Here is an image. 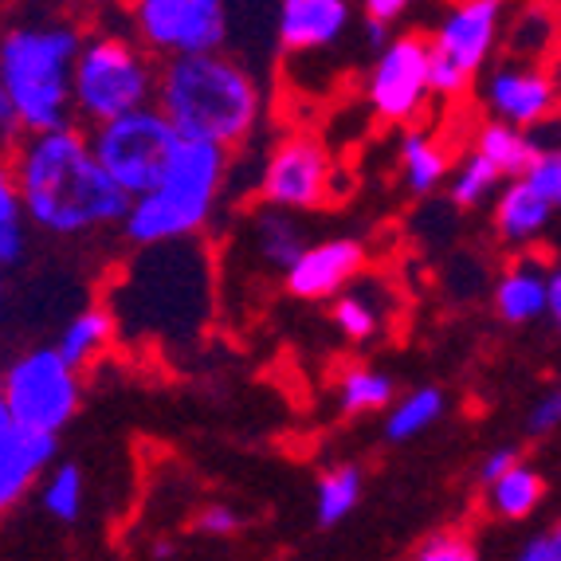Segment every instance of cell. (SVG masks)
<instances>
[{"mask_svg": "<svg viewBox=\"0 0 561 561\" xmlns=\"http://www.w3.org/2000/svg\"><path fill=\"white\" fill-rule=\"evenodd\" d=\"M44 511L59 523H76L83 515V471L79 463H59L44 483Z\"/></svg>", "mask_w": 561, "mask_h": 561, "instance_id": "29", "label": "cell"}, {"mask_svg": "<svg viewBox=\"0 0 561 561\" xmlns=\"http://www.w3.org/2000/svg\"><path fill=\"white\" fill-rule=\"evenodd\" d=\"M153 111L181 141L232 150L252 138L263 114V91L252 67L236 56H181L158 67Z\"/></svg>", "mask_w": 561, "mask_h": 561, "instance_id": "3", "label": "cell"}, {"mask_svg": "<svg viewBox=\"0 0 561 561\" xmlns=\"http://www.w3.org/2000/svg\"><path fill=\"white\" fill-rule=\"evenodd\" d=\"M228 153L216 146L181 141L165 178L130 201L122 216V236L134 248H153V243L197 240L213 220V208L225 188Z\"/></svg>", "mask_w": 561, "mask_h": 561, "instance_id": "5", "label": "cell"}, {"mask_svg": "<svg viewBox=\"0 0 561 561\" xmlns=\"http://www.w3.org/2000/svg\"><path fill=\"white\" fill-rule=\"evenodd\" d=\"M56 448L59 440L44 436V432L16 428V424L9 432H0V511H9L28 495L39 471L56 459Z\"/></svg>", "mask_w": 561, "mask_h": 561, "instance_id": "16", "label": "cell"}, {"mask_svg": "<svg viewBox=\"0 0 561 561\" xmlns=\"http://www.w3.org/2000/svg\"><path fill=\"white\" fill-rule=\"evenodd\" d=\"M518 181H526L546 205L558 208L561 205V153L558 150L538 153V161H534V165L526 169V178H518Z\"/></svg>", "mask_w": 561, "mask_h": 561, "instance_id": "32", "label": "cell"}, {"mask_svg": "<svg viewBox=\"0 0 561 561\" xmlns=\"http://www.w3.org/2000/svg\"><path fill=\"white\" fill-rule=\"evenodd\" d=\"M111 342H114V322H111V314H106V307H87L59 330V342L51 350H56L59 362H64L71 374H83L94 357L106 354Z\"/></svg>", "mask_w": 561, "mask_h": 561, "instance_id": "21", "label": "cell"}, {"mask_svg": "<svg viewBox=\"0 0 561 561\" xmlns=\"http://www.w3.org/2000/svg\"><path fill=\"white\" fill-rule=\"evenodd\" d=\"M12 185L28 228L59 240L122 225L130 201L111 185L91 153V141L76 126L47 134H28L12 161Z\"/></svg>", "mask_w": 561, "mask_h": 561, "instance_id": "1", "label": "cell"}, {"mask_svg": "<svg viewBox=\"0 0 561 561\" xmlns=\"http://www.w3.org/2000/svg\"><path fill=\"white\" fill-rule=\"evenodd\" d=\"M83 32L71 20L28 16L0 32V87L20 130L47 134L71 126V76Z\"/></svg>", "mask_w": 561, "mask_h": 561, "instance_id": "4", "label": "cell"}, {"mask_svg": "<svg viewBox=\"0 0 561 561\" xmlns=\"http://www.w3.org/2000/svg\"><path fill=\"white\" fill-rule=\"evenodd\" d=\"M499 28H503V4L499 0H468V4L448 9L436 36H428V47L448 59L451 67H459L463 76H476L495 51Z\"/></svg>", "mask_w": 561, "mask_h": 561, "instance_id": "14", "label": "cell"}, {"mask_svg": "<svg viewBox=\"0 0 561 561\" xmlns=\"http://www.w3.org/2000/svg\"><path fill=\"white\" fill-rule=\"evenodd\" d=\"M499 181H503V178H499L495 169L486 165L483 158H476V153H471V158L463 161L456 173H451L448 197H451V205H456V208H479L499 188Z\"/></svg>", "mask_w": 561, "mask_h": 561, "instance_id": "30", "label": "cell"}, {"mask_svg": "<svg viewBox=\"0 0 561 561\" xmlns=\"http://www.w3.org/2000/svg\"><path fill=\"white\" fill-rule=\"evenodd\" d=\"M546 319H550V327L561 322V272L558 267H550V279H546Z\"/></svg>", "mask_w": 561, "mask_h": 561, "instance_id": "39", "label": "cell"}, {"mask_svg": "<svg viewBox=\"0 0 561 561\" xmlns=\"http://www.w3.org/2000/svg\"><path fill=\"white\" fill-rule=\"evenodd\" d=\"M20 134V122H16V111H12L9 94L0 87V141H16Z\"/></svg>", "mask_w": 561, "mask_h": 561, "instance_id": "40", "label": "cell"}, {"mask_svg": "<svg viewBox=\"0 0 561 561\" xmlns=\"http://www.w3.org/2000/svg\"><path fill=\"white\" fill-rule=\"evenodd\" d=\"M260 193L267 208L310 213L330 201V158L327 146L310 134H290L260 169Z\"/></svg>", "mask_w": 561, "mask_h": 561, "instance_id": "10", "label": "cell"}, {"mask_svg": "<svg viewBox=\"0 0 561 561\" xmlns=\"http://www.w3.org/2000/svg\"><path fill=\"white\" fill-rule=\"evenodd\" d=\"M362 483H365V476L357 463H337V468H330L327 476L319 479V486H314V518H319V526L342 523L357 506V499H362Z\"/></svg>", "mask_w": 561, "mask_h": 561, "instance_id": "27", "label": "cell"}, {"mask_svg": "<svg viewBox=\"0 0 561 561\" xmlns=\"http://www.w3.org/2000/svg\"><path fill=\"white\" fill-rule=\"evenodd\" d=\"M106 314L122 342L197 334L213 314V263L201 240L138 248L114 279Z\"/></svg>", "mask_w": 561, "mask_h": 561, "instance_id": "2", "label": "cell"}, {"mask_svg": "<svg viewBox=\"0 0 561 561\" xmlns=\"http://www.w3.org/2000/svg\"><path fill=\"white\" fill-rule=\"evenodd\" d=\"M440 416H444V393L436 385L412 389V393L404 397V401H397L393 409H389V416H385V440H393V444L412 440V436H421L424 428H432Z\"/></svg>", "mask_w": 561, "mask_h": 561, "instance_id": "26", "label": "cell"}, {"mask_svg": "<svg viewBox=\"0 0 561 561\" xmlns=\"http://www.w3.org/2000/svg\"><path fill=\"white\" fill-rule=\"evenodd\" d=\"M471 76H463L459 67H451L444 56L432 51L428 56V94H440V99H459V94H468Z\"/></svg>", "mask_w": 561, "mask_h": 561, "instance_id": "33", "label": "cell"}, {"mask_svg": "<svg viewBox=\"0 0 561 561\" xmlns=\"http://www.w3.org/2000/svg\"><path fill=\"white\" fill-rule=\"evenodd\" d=\"M448 165L451 158L444 153V146L432 134L424 130H412L409 138L401 141V173H404V185L409 193L416 197H428L440 188V181L448 178Z\"/></svg>", "mask_w": 561, "mask_h": 561, "instance_id": "24", "label": "cell"}, {"mask_svg": "<svg viewBox=\"0 0 561 561\" xmlns=\"http://www.w3.org/2000/svg\"><path fill=\"white\" fill-rule=\"evenodd\" d=\"M365 272V243L354 236H334V240L307 243V252L283 272V283L295 299L319 302L337 299L357 275Z\"/></svg>", "mask_w": 561, "mask_h": 561, "instance_id": "13", "label": "cell"}, {"mask_svg": "<svg viewBox=\"0 0 561 561\" xmlns=\"http://www.w3.org/2000/svg\"><path fill=\"white\" fill-rule=\"evenodd\" d=\"M515 561H561V530H546L518 550Z\"/></svg>", "mask_w": 561, "mask_h": 561, "instance_id": "36", "label": "cell"}, {"mask_svg": "<svg viewBox=\"0 0 561 561\" xmlns=\"http://www.w3.org/2000/svg\"><path fill=\"white\" fill-rule=\"evenodd\" d=\"M28 248H32L28 216L20 208L9 165H0V275L16 272L20 263L28 260Z\"/></svg>", "mask_w": 561, "mask_h": 561, "instance_id": "25", "label": "cell"}, {"mask_svg": "<svg viewBox=\"0 0 561 561\" xmlns=\"http://www.w3.org/2000/svg\"><path fill=\"white\" fill-rule=\"evenodd\" d=\"M153 87H158V67L138 47L134 36H83L76 56V76H71V111L91 126L122 118V114L153 106Z\"/></svg>", "mask_w": 561, "mask_h": 561, "instance_id": "6", "label": "cell"}, {"mask_svg": "<svg viewBox=\"0 0 561 561\" xmlns=\"http://www.w3.org/2000/svg\"><path fill=\"white\" fill-rule=\"evenodd\" d=\"M197 530L208 534V538H228V534L240 530V515H236L232 506L213 503V506H205V511L197 515Z\"/></svg>", "mask_w": 561, "mask_h": 561, "instance_id": "35", "label": "cell"}, {"mask_svg": "<svg viewBox=\"0 0 561 561\" xmlns=\"http://www.w3.org/2000/svg\"><path fill=\"white\" fill-rule=\"evenodd\" d=\"M546 279L550 267L542 260H518L506 267V275L495 283V310L511 327H526L546 314Z\"/></svg>", "mask_w": 561, "mask_h": 561, "instance_id": "17", "label": "cell"}, {"mask_svg": "<svg viewBox=\"0 0 561 561\" xmlns=\"http://www.w3.org/2000/svg\"><path fill=\"white\" fill-rule=\"evenodd\" d=\"M553 213H558V208L546 205L526 181H511V185L499 188L495 232H499V240L511 243V248H523V243L538 240V236L550 228Z\"/></svg>", "mask_w": 561, "mask_h": 561, "instance_id": "18", "label": "cell"}, {"mask_svg": "<svg viewBox=\"0 0 561 561\" xmlns=\"http://www.w3.org/2000/svg\"><path fill=\"white\" fill-rule=\"evenodd\" d=\"M561 424V393L550 389L542 401H534V409L526 412V436H550Z\"/></svg>", "mask_w": 561, "mask_h": 561, "instance_id": "34", "label": "cell"}, {"mask_svg": "<svg viewBox=\"0 0 561 561\" xmlns=\"http://www.w3.org/2000/svg\"><path fill=\"white\" fill-rule=\"evenodd\" d=\"M354 9L346 0H283L275 9V39L283 51L334 47L350 32Z\"/></svg>", "mask_w": 561, "mask_h": 561, "instance_id": "15", "label": "cell"}, {"mask_svg": "<svg viewBox=\"0 0 561 561\" xmlns=\"http://www.w3.org/2000/svg\"><path fill=\"white\" fill-rule=\"evenodd\" d=\"M130 16L146 56H216L228 47L225 0H138Z\"/></svg>", "mask_w": 561, "mask_h": 561, "instance_id": "9", "label": "cell"}, {"mask_svg": "<svg viewBox=\"0 0 561 561\" xmlns=\"http://www.w3.org/2000/svg\"><path fill=\"white\" fill-rule=\"evenodd\" d=\"M476 158H483L486 165L495 169L499 178H526V169L538 161V138L534 134H523V130H511V126H503V122H486V126H479L476 134Z\"/></svg>", "mask_w": 561, "mask_h": 561, "instance_id": "20", "label": "cell"}, {"mask_svg": "<svg viewBox=\"0 0 561 561\" xmlns=\"http://www.w3.org/2000/svg\"><path fill=\"white\" fill-rule=\"evenodd\" d=\"M393 393H397L393 377L377 374L369 365H354V369H346L342 381H337V404H342V412H350V416L381 412L385 404L393 401Z\"/></svg>", "mask_w": 561, "mask_h": 561, "instance_id": "28", "label": "cell"}, {"mask_svg": "<svg viewBox=\"0 0 561 561\" xmlns=\"http://www.w3.org/2000/svg\"><path fill=\"white\" fill-rule=\"evenodd\" d=\"M409 12V4L404 0H365L362 4V24H374V28H385L389 32V24H393L397 16H404Z\"/></svg>", "mask_w": 561, "mask_h": 561, "instance_id": "37", "label": "cell"}, {"mask_svg": "<svg viewBox=\"0 0 561 561\" xmlns=\"http://www.w3.org/2000/svg\"><path fill=\"white\" fill-rule=\"evenodd\" d=\"M428 36H397L377 51V64L369 71V106L385 122H409L428 103Z\"/></svg>", "mask_w": 561, "mask_h": 561, "instance_id": "11", "label": "cell"}, {"mask_svg": "<svg viewBox=\"0 0 561 561\" xmlns=\"http://www.w3.org/2000/svg\"><path fill=\"white\" fill-rule=\"evenodd\" d=\"M87 141H91L99 169L126 201L150 193L165 178L169 161H173V153L181 146V138L169 130V122L153 106L122 114V118L106 122V126H94V134Z\"/></svg>", "mask_w": 561, "mask_h": 561, "instance_id": "7", "label": "cell"}, {"mask_svg": "<svg viewBox=\"0 0 561 561\" xmlns=\"http://www.w3.org/2000/svg\"><path fill=\"white\" fill-rule=\"evenodd\" d=\"M248 236H252V248L267 267L275 272H287L290 263L307 252V225H302L295 213H283V208H267L252 213V225H248Z\"/></svg>", "mask_w": 561, "mask_h": 561, "instance_id": "19", "label": "cell"}, {"mask_svg": "<svg viewBox=\"0 0 561 561\" xmlns=\"http://www.w3.org/2000/svg\"><path fill=\"white\" fill-rule=\"evenodd\" d=\"M546 499V479L542 471H534L530 463H515L503 479L486 486V506L506 523H523L538 511V503Z\"/></svg>", "mask_w": 561, "mask_h": 561, "instance_id": "22", "label": "cell"}, {"mask_svg": "<svg viewBox=\"0 0 561 561\" xmlns=\"http://www.w3.org/2000/svg\"><path fill=\"white\" fill-rule=\"evenodd\" d=\"M357 279H362V275H357ZM357 279L334 299V327L342 330L350 342H374L385 322V307H381L385 290L377 287V283H357Z\"/></svg>", "mask_w": 561, "mask_h": 561, "instance_id": "23", "label": "cell"}, {"mask_svg": "<svg viewBox=\"0 0 561 561\" xmlns=\"http://www.w3.org/2000/svg\"><path fill=\"white\" fill-rule=\"evenodd\" d=\"M483 99L495 114V122L511 126V130L530 134L538 122H553V106H558V83L542 67H523V64H503L491 71L483 87Z\"/></svg>", "mask_w": 561, "mask_h": 561, "instance_id": "12", "label": "cell"}, {"mask_svg": "<svg viewBox=\"0 0 561 561\" xmlns=\"http://www.w3.org/2000/svg\"><path fill=\"white\" fill-rule=\"evenodd\" d=\"M0 401L16 428L59 436L79 412V374L51 346H32L0 369Z\"/></svg>", "mask_w": 561, "mask_h": 561, "instance_id": "8", "label": "cell"}, {"mask_svg": "<svg viewBox=\"0 0 561 561\" xmlns=\"http://www.w3.org/2000/svg\"><path fill=\"white\" fill-rule=\"evenodd\" d=\"M412 561H479V550L471 546L468 534L440 530V534H432V538H424V542L416 546Z\"/></svg>", "mask_w": 561, "mask_h": 561, "instance_id": "31", "label": "cell"}, {"mask_svg": "<svg viewBox=\"0 0 561 561\" xmlns=\"http://www.w3.org/2000/svg\"><path fill=\"white\" fill-rule=\"evenodd\" d=\"M0 310H4V275H0Z\"/></svg>", "mask_w": 561, "mask_h": 561, "instance_id": "41", "label": "cell"}, {"mask_svg": "<svg viewBox=\"0 0 561 561\" xmlns=\"http://www.w3.org/2000/svg\"><path fill=\"white\" fill-rule=\"evenodd\" d=\"M515 463H523V456H518V448H495L491 456L479 463V483L491 486L495 479H503L506 471L515 468Z\"/></svg>", "mask_w": 561, "mask_h": 561, "instance_id": "38", "label": "cell"}]
</instances>
